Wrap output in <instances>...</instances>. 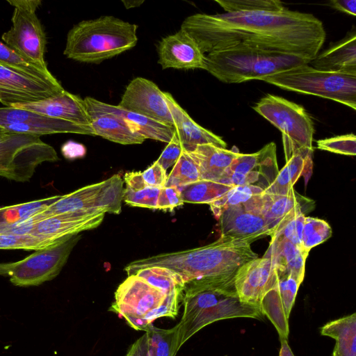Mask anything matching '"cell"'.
I'll return each mask as SVG.
<instances>
[{"instance_id":"19","label":"cell","mask_w":356,"mask_h":356,"mask_svg":"<svg viewBox=\"0 0 356 356\" xmlns=\"http://www.w3.org/2000/svg\"><path fill=\"white\" fill-rule=\"evenodd\" d=\"M245 209L261 214L266 220L270 235L276 227L293 211L300 210L305 214L314 207V202L298 194L293 188L286 195L262 193L242 204Z\"/></svg>"},{"instance_id":"32","label":"cell","mask_w":356,"mask_h":356,"mask_svg":"<svg viewBox=\"0 0 356 356\" xmlns=\"http://www.w3.org/2000/svg\"><path fill=\"white\" fill-rule=\"evenodd\" d=\"M0 64L26 76L55 86L61 85L48 69L31 63L1 41Z\"/></svg>"},{"instance_id":"21","label":"cell","mask_w":356,"mask_h":356,"mask_svg":"<svg viewBox=\"0 0 356 356\" xmlns=\"http://www.w3.org/2000/svg\"><path fill=\"white\" fill-rule=\"evenodd\" d=\"M10 106L33 111L51 118L65 120L78 125L92 127L90 117L83 99L65 90L42 100L17 103Z\"/></svg>"},{"instance_id":"10","label":"cell","mask_w":356,"mask_h":356,"mask_svg":"<svg viewBox=\"0 0 356 356\" xmlns=\"http://www.w3.org/2000/svg\"><path fill=\"white\" fill-rule=\"evenodd\" d=\"M14 7L12 26L1 35L8 47L31 63L47 70L44 59L47 40L36 10L41 0H8Z\"/></svg>"},{"instance_id":"45","label":"cell","mask_w":356,"mask_h":356,"mask_svg":"<svg viewBox=\"0 0 356 356\" xmlns=\"http://www.w3.org/2000/svg\"><path fill=\"white\" fill-rule=\"evenodd\" d=\"M183 204L179 188L175 186H163L160 189L157 200V209L172 211Z\"/></svg>"},{"instance_id":"54","label":"cell","mask_w":356,"mask_h":356,"mask_svg":"<svg viewBox=\"0 0 356 356\" xmlns=\"http://www.w3.org/2000/svg\"><path fill=\"white\" fill-rule=\"evenodd\" d=\"M5 132H7V131L0 127V134L5 133Z\"/></svg>"},{"instance_id":"9","label":"cell","mask_w":356,"mask_h":356,"mask_svg":"<svg viewBox=\"0 0 356 356\" xmlns=\"http://www.w3.org/2000/svg\"><path fill=\"white\" fill-rule=\"evenodd\" d=\"M80 239L79 234L67 236L20 261L0 263V275L10 277L17 286H38L50 281L60 273Z\"/></svg>"},{"instance_id":"33","label":"cell","mask_w":356,"mask_h":356,"mask_svg":"<svg viewBox=\"0 0 356 356\" xmlns=\"http://www.w3.org/2000/svg\"><path fill=\"white\" fill-rule=\"evenodd\" d=\"M232 187L218 181L201 179L186 184L179 190L184 203L210 204Z\"/></svg>"},{"instance_id":"37","label":"cell","mask_w":356,"mask_h":356,"mask_svg":"<svg viewBox=\"0 0 356 356\" xmlns=\"http://www.w3.org/2000/svg\"><path fill=\"white\" fill-rule=\"evenodd\" d=\"M263 192L262 188L252 185L234 186L211 203L210 209L218 220L221 213L225 209L244 204L253 197Z\"/></svg>"},{"instance_id":"15","label":"cell","mask_w":356,"mask_h":356,"mask_svg":"<svg viewBox=\"0 0 356 356\" xmlns=\"http://www.w3.org/2000/svg\"><path fill=\"white\" fill-rule=\"evenodd\" d=\"M118 106L173 127L172 117L164 92L147 79L136 77L132 79L127 85Z\"/></svg>"},{"instance_id":"40","label":"cell","mask_w":356,"mask_h":356,"mask_svg":"<svg viewBox=\"0 0 356 356\" xmlns=\"http://www.w3.org/2000/svg\"><path fill=\"white\" fill-rule=\"evenodd\" d=\"M305 215L300 210L292 211L274 230L271 240H287L301 248Z\"/></svg>"},{"instance_id":"44","label":"cell","mask_w":356,"mask_h":356,"mask_svg":"<svg viewBox=\"0 0 356 356\" xmlns=\"http://www.w3.org/2000/svg\"><path fill=\"white\" fill-rule=\"evenodd\" d=\"M300 284L290 276L278 275L277 286L285 315L289 319Z\"/></svg>"},{"instance_id":"35","label":"cell","mask_w":356,"mask_h":356,"mask_svg":"<svg viewBox=\"0 0 356 356\" xmlns=\"http://www.w3.org/2000/svg\"><path fill=\"white\" fill-rule=\"evenodd\" d=\"M145 332L148 337L149 356H176L179 350L177 325L170 329H161L151 323Z\"/></svg>"},{"instance_id":"41","label":"cell","mask_w":356,"mask_h":356,"mask_svg":"<svg viewBox=\"0 0 356 356\" xmlns=\"http://www.w3.org/2000/svg\"><path fill=\"white\" fill-rule=\"evenodd\" d=\"M63 238L56 241H51L30 234L24 235L0 234V249L38 250L54 245Z\"/></svg>"},{"instance_id":"24","label":"cell","mask_w":356,"mask_h":356,"mask_svg":"<svg viewBox=\"0 0 356 356\" xmlns=\"http://www.w3.org/2000/svg\"><path fill=\"white\" fill-rule=\"evenodd\" d=\"M83 100L95 136L122 145L141 144L145 141V138L131 128L122 118L96 106L92 97H86Z\"/></svg>"},{"instance_id":"26","label":"cell","mask_w":356,"mask_h":356,"mask_svg":"<svg viewBox=\"0 0 356 356\" xmlns=\"http://www.w3.org/2000/svg\"><path fill=\"white\" fill-rule=\"evenodd\" d=\"M309 63L316 70L356 75V33L318 53Z\"/></svg>"},{"instance_id":"12","label":"cell","mask_w":356,"mask_h":356,"mask_svg":"<svg viewBox=\"0 0 356 356\" xmlns=\"http://www.w3.org/2000/svg\"><path fill=\"white\" fill-rule=\"evenodd\" d=\"M167 294L145 280L132 275L121 283L115 292V300L109 310L123 317L132 328L145 331V316L160 307Z\"/></svg>"},{"instance_id":"28","label":"cell","mask_w":356,"mask_h":356,"mask_svg":"<svg viewBox=\"0 0 356 356\" xmlns=\"http://www.w3.org/2000/svg\"><path fill=\"white\" fill-rule=\"evenodd\" d=\"M188 153L198 167L201 179L218 181L240 152L204 144Z\"/></svg>"},{"instance_id":"20","label":"cell","mask_w":356,"mask_h":356,"mask_svg":"<svg viewBox=\"0 0 356 356\" xmlns=\"http://www.w3.org/2000/svg\"><path fill=\"white\" fill-rule=\"evenodd\" d=\"M157 51L158 63L163 70H204L205 54L195 41L181 29L162 38Z\"/></svg>"},{"instance_id":"39","label":"cell","mask_w":356,"mask_h":356,"mask_svg":"<svg viewBox=\"0 0 356 356\" xmlns=\"http://www.w3.org/2000/svg\"><path fill=\"white\" fill-rule=\"evenodd\" d=\"M332 229L325 220L305 218L301 237V248L307 253L315 246L325 242L332 236Z\"/></svg>"},{"instance_id":"5","label":"cell","mask_w":356,"mask_h":356,"mask_svg":"<svg viewBox=\"0 0 356 356\" xmlns=\"http://www.w3.org/2000/svg\"><path fill=\"white\" fill-rule=\"evenodd\" d=\"M298 56L259 49L240 47L213 51L205 55L204 67L225 83L261 80L268 76L309 64Z\"/></svg>"},{"instance_id":"17","label":"cell","mask_w":356,"mask_h":356,"mask_svg":"<svg viewBox=\"0 0 356 356\" xmlns=\"http://www.w3.org/2000/svg\"><path fill=\"white\" fill-rule=\"evenodd\" d=\"M63 90L62 85L26 76L0 64V103L5 106L42 100Z\"/></svg>"},{"instance_id":"8","label":"cell","mask_w":356,"mask_h":356,"mask_svg":"<svg viewBox=\"0 0 356 356\" xmlns=\"http://www.w3.org/2000/svg\"><path fill=\"white\" fill-rule=\"evenodd\" d=\"M58 159L54 148L43 142L39 136L0 134V177L15 181H27L38 165Z\"/></svg>"},{"instance_id":"7","label":"cell","mask_w":356,"mask_h":356,"mask_svg":"<svg viewBox=\"0 0 356 356\" xmlns=\"http://www.w3.org/2000/svg\"><path fill=\"white\" fill-rule=\"evenodd\" d=\"M252 108L281 131L286 161L301 150L314 149V122L303 106L267 94Z\"/></svg>"},{"instance_id":"13","label":"cell","mask_w":356,"mask_h":356,"mask_svg":"<svg viewBox=\"0 0 356 356\" xmlns=\"http://www.w3.org/2000/svg\"><path fill=\"white\" fill-rule=\"evenodd\" d=\"M278 172L276 145L271 142L255 153H239L218 181L232 186L252 185L264 191Z\"/></svg>"},{"instance_id":"53","label":"cell","mask_w":356,"mask_h":356,"mask_svg":"<svg viewBox=\"0 0 356 356\" xmlns=\"http://www.w3.org/2000/svg\"><path fill=\"white\" fill-rule=\"evenodd\" d=\"M144 1H122L125 8H130L140 6Z\"/></svg>"},{"instance_id":"29","label":"cell","mask_w":356,"mask_h":356,"mask_svg":"<svg viewBox=\"0 0 356 356\" xmlns=\"http://www.w3.org/2000/svg\"><path fill=\"white\" fill-rule=\"evenodd\" d=\"M314 149H305L292 156L278 172L272 184L263 193L286 195L293 188L300 176H303L307 185L312 173Z\"/></svg>"},{"instance_id":"49","label":"cell","mask_w":356,"mask_h":356,"mask_svg":"<svg viewBox=\"0 0 356 356\" xmlns=\"http://www.w3.org/2000/svg\"><path fill=\"white\" fill-rule=\"evenodd\" d=\"M61 152L66 159H74L84 156L86 149L81 144L68 141L63 144L61 147Z\"/></svg>"},{"instance_id":"31","label":"cell","mask_w":356,"mask_h":356,"mask_svg":"<svg viewBox=\"0 0 356 356\" xmlns=\"http://www.w3.org/2000/svg\"><path fill=\"white\" fill-rule=\"evenodd\" d=\"M321 334L336 341L332 356H356V314L332 321L321 328Z\"/></svg>"},{"instance_id":"30","label":"cell","mask_w":356,"mask_h":356,"mask_svg":"<svg viewBox=\"0 0 356 356\" xmlns=\"http://www.w3.org/2000/svg\"><path fill=\"white\" fill-rule=\"evenodd\" d=\"M92 102L98 107L113 113L145 139H152L170 143L175 136L174 127H168L142 115L124 110L118 105L104 103L92 97Z\"/></svg>"},{"instance_id":"3","label":"cell","mask_w":356,"mask_h":356,"mask_svg":"<svg viewBox=\"0 0 356 356\" xmlns=\"http://www.w3.org/2000/svg\"><path fill=\"white\" fill-rule=\"evenodd\" d=\"M250 245L248 241L220 236L202 247L135 260L124 270L130 276L145 268L165 267L179 274L185 283L194 279L231 275L258 257Z\"/></svg>"},{"instance_id":"22","label":"cell","mask_w":356,"mask_h":356,"mask_svg":"<svg viewBox=\"0 0 356 356\" xmlns=\"http://www.w3.org/2000/svg\"><path fill=\"white\" fill-rule=\"evenodd\" d=\"M218 220L222 237L252 243L264 236H270V230L264 218L245 209L242 204L225 209Z\"/></svg>"},{"instance_id":"25","label":"cell","mask_w":356,"mask_h":356,"mask_svg":"<svg viewBox=\"0 0 356 356\" xmlns=\"http://www.w3.org/2000/svg\"><path fill=\"white\" fill-rule=\"evenodd\" d=\"M60 196L55 195L0 208V234H30L35 222L33 216L46 209Z\"/></svg>"},{"instance_id":"46","label":"cell","mask_w":356,"mask_h":356,"mask_svg":"<svg viewBox=\"0 0 356 356\" xmlns=\"http://www.w3.org/2000/svg\"><path fill=\"white\" fill-rule=\"evenodd\" d=\"M183 150L184 149L175 135L156 161L166 171L177 163Z\"/></svg>"},{"instance_id":"1","label":"cell","mask_w":356,"mask_h":356,"mask_svg":"<svg viewBox=\"0 0 356 356\" xmlns=\"http://www.w3.org/2000/svg\"><path fill=\"white\" fill-rule=\"evenodd\" d=\"M205 54L249 47L283 52L310 60L326 38L323 22L314 15L286 8L268 13H196L181 25Z\"/></svg>"},{"instance_id":"38","label":"cell","mask_w":356,"mask_h":356,"mask_svg":"<svg viewBox=\"0 0 356 356\" xmlns=\"http://www.w3.org/2000/svg\"><path fill=\"white\" fill-rule=\"evenodd\" d=\"M201 180L198 167L188 152L183 150L177 163L167 177L165 186L181 188Z\"/></svg>"},{"instance_id":"2","label":"cell","mask_w":356,"mask_h":356,"mask_svg":"<svg viewBox=\"0 0 356 356\" xmlns=\"http://www.w3.org/2000/svg\"><path fill=\"white\" fill-rule=\"evenodd\" d=\"M235 274L194 279L185 283L184 312L177 325L179 348L198 331L216 321L240 317L263 318L259 307L239 299L234 285Z\"/></svg>"},{"instance_id":"6","label":"cell","mask_w":356,"mask_h":356,"mask_svg":"<svg viewBox=\"0 0 356 356\" xmlns=\"http://www.w3.org/2000/svg\"><path fill=\"white\" fill-rule=\"evenodd\" d=\"M262 81L285 90L326 98L356 109V75L321 71L305 64Z\"/></svg>"},{"instance_id":"34","label":"cell","mask_w":356,"mask_h":356,"mask_svg":"<svg viewBox=\"0 0 356 356\" xmlns=\"http://www.w3.org/2000/svg\"><path fill=\"white\" fill-rule=\"evenodd\" d=\"M134 275L145 280L148 284L165 294L183 292L185 282L173 270L165 267L152 266L138 270Z\"/></svg>"},{"instance_id":"50","label":"cell","mask_w":356,"mask_h":356,"mask_svg":"<svg viewBox=\"0 0 356 356\" xmlns=\"http://www.w3.org/2000/svg\"><path fill=\"white\" fill-rule=\"evenodd\" d=\"M327 4L338 11L345 13L353 17L356 15L355 0H332Z\"/></svg>"},{"instance_id":"43","label":"cell","mask_w":356,"mask_h":356,"mask_svg":"<svg viewBox=\"0 0 356 356\" xmlns=\"http://www.w3.org/2000/svg\"><path fill=\"white\" fill-rule=\"evenodd\" d=\"M316 144L318 149L321 150L347 156L356 154V137L354 134L321 139Z\"/></svg>"},{"instance_id":"51","label":"cell","mask_w":356,"mask_h":356,"mask_svg":"<svg viewBox=\"0 0 356 356\" xmlns=\"http://www.w3.org/2000/svg\"><path fill=\"white\" fill-rule=\"evenodd\" d=\"M126 187L134 189H142L147 186L143 180L142 172H129L124 175Z\"/></svg>"},{"instance_id":"16","label":"cell","mask_w":356,"mask_h":356,"mask_svg":"<svg viewBox=\"0 0 356 356\" xmlns=\"http://www.w3.org/2000/svg\"><path fill=\"white\" fill-rule=\"evenodd\" d=\"M277 281V274L267 250L264 255L241 266L234 277V285L239 299L260 309L265 293Z\"/></svg>"},{"instance_id":"47","label":"cell","mask_w":356,"mask_h":356,"mask_svg":"<svg viewBox=\"0 0 356 356\" xmlns=\"http://www.w3.org/2000/svg\"><path fill=\"white\" fill-rule=\"evenodd\" d=\"M142 176L147 186L159 188L165 186L168 177L166 171L156 161L143 171Z\"/></svg>"},{"instance_id":"11","label":"cell","mask_w":356,"mask_h":356,"mask_svg":"<svg viewBox=\"0 0 356 356\" xmlns=\"http://www.w3.org/2000/svg\"><path fill=\"white\" fill-rule=\"evenodd\" d=\"M124 195V181L118 175L80 188L60 197L36 215L38 221L48 217L69 212L100 210L119 214Z\"/></svg>"},{"instance_id":"42","label":"cell","mask_w":356,"mask_h":356,"mask_svg":"<svg viewBox=\"0 0 356 356\" xmlns=\"http://www.w3.org/2000/svg\"><path fill=\"white\" fill-rule=\"evenodd\" d=\"M159 188L146 186L142 189L124 188L123 200L132 207L157 209V200L160 193Z\"/></svg>"},{"instance_id":"36","label":"cell","mask_w":356,"mask_h":356,"mask_svg":"<svg viewBox=\"0 0 356 356\" xmlns=\"http://www.w3.org/2000/svg\"><path fill=\"white\" fill-rule=\"evenodd\" d=\"M226 13H268L285 10L278 0H216Z\"/></svg>"},{"instance_id":"23","label":"cell","mask_w":356,"mask_h":356,"mask_svg":"<svg viewBox=\"0 0 356 356\" xmlns=\"http://www.w3.org/2000/svg\"><path fill=\"white\" fill-rule=\"evenodd\" d=\"M164 96L172 117L176 135L184 150L191 152L197 145L204 144L226 148L227 143L221 137L195 122L170 93L164 92Z\"/></svg>"},{"instance_id":"27","label":"cell","mask_w":356,"mask_h":356,"mask_svg":"<svg viewBox=\"0 0 356 356\" xmlns=\"http://www.w3.org/2000/svg\"><path fill=\"white\" fill-rule=\"evenodd\" d=\"M268 250L278 275L290 276L302 283L308 253L287 240H270Z\"/></svg>"},{"instance_id":"18","label":"cell","mask_w":356,"mask_h":356,"mask_svg":"<svg viewBox=\"0 0 356 356\" xmlns=\"http://www.w3.org/2000/svg\"><path fill=\"white\" fill-rule=\"evenodd\" d=\"M105 213L100 210H87L54 215L37 222L30 234L56 241L65 236L97 227L102 222Z\"/></svg>"},{"instance_id":"14","label":"cell","mask_w":356,"mask_h":356,"mask_svg":"<svg viewBox=\"0 0 356 356\" xmlns=\"http://www.w3.org/2000/svg\"><path fill=\"white\" fill-rule=\"evenodd\" d=\"M0 127L7 132L39 136L55 134L95 136L92 127L78 125L12 106L0 107Z\"/></svg>"},{"instance_id":"52","label":"cell","mask_w":356,"mask_h":356,"mask_svg":"<svg viewBox=\"0 0 356 356\" xmlns=\"http://www.w3.org/2000/svg\"><path fill=\"white\" fill-rule=\"evenodd\" d=\"M281 348L279 356H295L289 347L288 341L285 339L280 340Z\"/></svg>"},{"instance_id":"48","label":"cell","mask_w":356,"mask_h":356,"mask_svg":"<svg viewBox=\"0 0 356 356\" xmlns=\"http://www.w3.org/2000/svg\"><path fill=\"white\" fill-rule=\"evenodd\" d=\"M125 356H149L146 332L130 346Z\"/></svg>"},{"instance_id":"4","label":"cell","mask_w":356,"mask_h":356,"mask_svg":"<svg viewBox=\"0 0 356 356\" xmlns=\"http://www.w3.org/2000/svg\"><path fill=\"white\" fill-rule=\"evenodd\" d=\"M137 28L113 16L83 20L69 31L63 54L76 61L99 63L135 47Z\"/></svg>"}]
</instances>
